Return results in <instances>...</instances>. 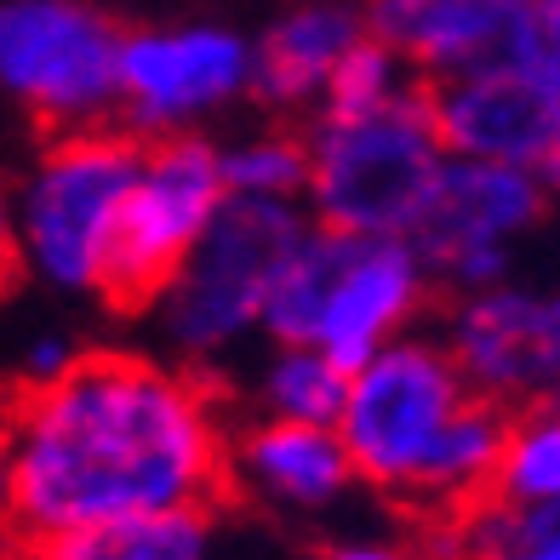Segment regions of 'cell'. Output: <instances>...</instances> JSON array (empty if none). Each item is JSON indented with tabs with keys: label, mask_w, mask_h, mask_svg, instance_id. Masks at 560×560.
Segmentation results:
<instances>
[{
	"label": "cell",
	"mask_w": 560,
	"mask_h": 560,
	"mask_svg": "<svg viewBox=\"0 0 560 560\" xmlns=\"http://www.w3.org/2000/svg\"><path fill=\"white\" fill-rule=\"evenodd\" d=\"M7 526L30 544L138 515L207 509L229 423L207 377L166 354L81 349L0 412Z\"/></svg>",
	"instance_id": "cell-1"
},
{
	"label": "cell",
	"mask_w": 560,
	"mask_h": 560,
	"mask_svg": "<svg viewBox=\"0 0 560 560\" xmlns=\"http://www.w3.org/2000/svg\"><path fill=\"white\" fill-rule=\"evenodd\" d=\"M509 412L469 389L441 332H406L349 366L338 441L361 487L441 509H475L492 498Z\"/></svg>",
	"instance_id": "cell-2"
},
{
	"label": "cell",
	"mask_w": 560,
	"mask_h": 560,
	"mask_svg": "<svg viewBox=\"0 0 560 560\" xmlns=\"http://www.w3.org/2000/svg\"><path fill=\"white\" fill-rule=\"evenodd\" d=\"M143 143L120 126L46 138L12 189V269L69 303L115 298L120 212Z\"/></svg>",
	"instance_id": "cell-3"
},
{
	"label": "cell",
	"mask_w": 560,
	"mask_h": 560,
	"mask_svg": "<svg viewBox=\"0 0 560 560\" xmlns=\"http://www.w3.org/2000/svg\"><path fill=\"white\" fill-rule=\"evenodd\" d=\"M435 298L406 235H349L310 223L275 280L264 343H310L338 366H361L384 343L418 332Z\"/></svg>",
	"instance_id": "cell-4"
},
{
	"label": "cell",
	"mask_w": 560,
	"mask_h": 560,
	"mask_svg": "<svg viewBox=\"0 0 560 560\" xmlns=\"http://www.w3.org/2000/svg\"><path fill=\"white\" fill-rule=\"evenodd\" d=\"M310 229V212L287 200H241L229 195L212 229L200 235L166 287L143 303L155 315L166 361L207 377L264 338V315L292 246Z\"/></svg>",
	"instance_id": "cell-5"
},
{
	"label": "cell",
	"mask_w": 560,
	"mask_h": 560,
	"mask_svg": "<svg viewBox=\"0 0 560 560\" xmlns=\"http://www.w3.org/2000/svg\"><path fill=\"white\" fill-rule=\"evenodd\" d=\"M303 138H310V189H303L310 223L349 235H412L446 166L423 81L389 97L384 109L315 115Z\"/></svg>",
	"instance_id": "cell-6"
},
{
	"label": "cell",
	"mask_w": 560,
	"mask_h": 560,
	"mask_svg": "<svg viewBox=\"0 0 560 560\" xmlns=\"http://www.w3.org/2000/svg\"><path fill=\"white\" fill-rule=\"evenodd\" d=\"M120 18L92 0H0V97L46 138L115 120Z\"/></svg>",
	"instance_id": "cell-7"
},
{
	"label": "cell",
	"mask_w": 560,
	"mask_h": 560,
	"mask_svg": "<svg viewBox=\"0 0 560 560\" xmlns=\"http://www.w3.org/2000/svg\"><path fill=\"white\" fill-rule=\"evenodd\" d=\"M549 207H555V195H549L544 172L446 155L406 241L418 246L435 292L446 287L452 298H464V292L498 287V280L515 275L521 252L544 229Z\"/></svg>",
	"instance_id": "cell-8"
},
{
	"label": "cell",
	"mask_w": 560,
	"mask_h": 560,
	"mask_svg": "<svg viewBox=\"0 0 560 560\" xmlns=\"http://www.w3.org/2000/svg\"><path fill=\"white\" fill-rule=\"evenodd\" d=\"M252 97V40L223 23L126 30L115 74V120L138 143L207 132V120Z\"/></svg>",
	"instance_id": "cell-9"
},
{
	"label": "cell",
	"mask_w": 560,
	"mask_h": 560,
	"mask_svg": "<svg viewBox=\"0 0 560 560\" xmlns=\"http://www.w3.org/2000/svg\"><path fill=\"white\" fill-rule=\"evenodd\" d=\"M441 343L480 400L498 412L560 406V280H521L480 287L446 303Z\"/></svg>",
	"instance_id": "cell-10"
},
{
	"label": "cell",
	"mask_w": 560,
	"mask_h": 560,
	"mask_svg": "<svg viewBox=\"0 0 560 560\" xmlns=\"http://www.w3.org/2000/svg\"><path fill=\"white\" fill-rule=\"evenodd\" d=\"M223 200H229L223 155L207 132L143 143L132 189H126V212H120L115 298L109 303L143 310L166 287V275L184 264V252L212 229Z\"/></svg>",
	"instance_id": "cell-11"
},
{
	"label": "cell",
	"mask_w": 560,
	"mask_h": 560,
	"mask_svg": "<svg viewBox=\"0 0 560 560\" xmlns=\"http://www.w3.org/2000/svg\"><path fill=\"white\" fill-rule=\"evenodd\" d=\"M441 149L457 161H492L544 172L560 143V92L532 81L526 69L487 63L452 81H423Z\"/></svg>",
	"instance_id": "cell-12"
},
{
	"label": "cell",
	"mask_w": 560,
	"mask_h": 560,
	"mask_svg": "<svg viewBox=\"0 0 560 560\" xmlns=\"http://www.w3.org/2000/svg\"><path fill=\"white\" fill-rule=\"evenodd\" d=\"M377 46L406 63L412 81L509 63L526 18V0H354Z\"/></svg>",
	"instance_id": "cell-13"
},
{
	"label": "cell",
	"mask_w": 560,
	"mask_h": 560,
	"mask_svg": "<svg viewBox=\"0 0 560 560\" xmlns=\"http://www.w3.org/2000/svg\"><path fill=\"white\" fill-rule=\"evenodd\" d=\"M223 480H235V492L269 515H326L361 487L338 429L275 418H252L241 435H229Z\"/></svg>",
	"instance_id": "cell-14"
},
{
	"label": "cell",
	"mask_w": 560,
	"mask_h": 560,
	"mask_svg": "<svg viewBox=\"0 0 560 560\" xmlns=\"http://www.w3.org/2000/svg\"><path fill=\"white\" fill-rule=\"evenodd\" d=\"M354 40H366L354 0H298L252 40V97L275 115L320 109L326 81Z\"/></svg>",
	"instance_id": "cell-15"
},
{
	"label": "cell",
	"mask_w": 560,
	"mask_h": 560,
	"mask_svg": "<svg viewBox=\"0 0 560 560\" xmlns=\"http://www.w3.org/2000/svg\"><path fill=\"white\" fill-rule=\"evenodd\" d=\"M30 560H218V526L207 509L138 515V521L69 532V538L52 544H30Z\"/></svg>",
	"instance_id": "cell-16"
},
{
	"label": "cell",
	"mask_w": 560,
	"mask_h": 560,
	"mask_svg": "<svg viewBox=\"0 0 560 560\" xmlns=\"http://www.w3.org/2000/svg\"><path fill=\"white\" fill-rule=\"evenodd\" d=\"M349 389V366L310 343H269L264 361L252 366V418L275 423H326L338 429Z\"/></svg>",
	"instance_id": "cell-17"
},
{
	"label": "cell",
	"mask_w": 560,
	"mask_h": 560,
	"mask_svg": "<svg viewBox=\"0 0 560 560\" xmlns=\"http://www.w3.org/2000/svg\"><path fill=\"white\" fill-rule=\"evenodd\" d=\"M492 503L560 515V406H532V412L509 418Z\"/></svg>",
	"instance_id": "cell-18"
},
{
	"label": "cell",
	"mask_w": 560,
	"mask_h": 560,
	"mask_svg": "<svg viewBox=\"0 0 560 560\" xmlns=\"http://www.w3.org/2000/svg\"><path fill=\"white\" fill-rule=\"evenodd\" d=\"M218 155H223L229 195L303 207V189H310V138L303 132H292V126H264V132L218 143Z\"/></svg>",
	"instance_id": "cell-19"
},
{
	"label": "cell",
	"mask_w": 560,
	"mask_h": 560,
	"mask_svg": "<svg viewBox=\"0 0 560 560\" xmlns=\"http://www.w3.org/2000/svg\"><path fill=\"white\" fill-rule=\"evenodd\" d=\"M452 538L464 560H560V515L503 509L487 498L475 509H457Z\"/></svg>",
	"instance_id": "cell-20"
},
{
	"label": "cell",
	"mask_w": 560,
	"mask_h": 560,
	"mask_svg": "<svg viewBox=\"0 0 560 560\" xmlns=\"http://www.w3.org/2000/svg\"><path fill=\"white\" fill-rule=\"evenodd\" d=\"M412 86V74L406 63L389 52V46H377L372 35L349 46V58L332 69V81H326V97L315 115H366V109H384L389 97H400Z\"/></svg>",
	"instance_id": "cell-21"
},
{
	"label": "cell",
	"mask_w": 560,
	"mask_h": 560,
	"mask_svg": "<svg viewBox=\"0 0 560 560\" xmlns=\"http://www.w3.org/2000/svg\"><path fill=\"white\" fill-rule=\"evenodd\" d=\"M509 69H526L532 81H544L549 92H560V0H526L515 52Z\"/></svg>",
	"instance_id": "cell-22"
},
{
	"label": "cell",
	"mask_w": 560,
	"mask_h": 560,
	"mask_svg": "<svg viewBox=\"0 0 560 560\" xmlns=\"http://www.w3.org/2000/svg\"><path fill=\"white\" fill-rule=\"evenodd\" d=\"M74 349L69 338H58V332H40V338H30V349H23V361H18V372H23V389L30 384H46V377H58L69 361H74Z\"/></svg>",
	"instance_id": "cell-23"
},
{
	"label": "cell",
	"mask_w": 560,
	"mask_h": 560,
	"mask_svg": "<svg viewBox=\"0 0 560 560\" xmlns=\"http://www.w3.org/2000/svg\"><path fill=\"white\" fill-rule=\"evenodd\" d=\"M320 560H418L406 544L395 538H377V532H361V538H338V544H326Z\"/></svg>",
	"instance_id": "cell-24"
},
{
	"label": "cell",
	"mask_w": 560,
	"mask_h": 560,
	"mask_svg": "<svg viewBox=\"0 0 560 560\" xmlns=\"http://www.w3.org/2000/svg\"><path fill=\"white\" fill-rule=\"evenodd\" d=\"M12 269V184L0 177V275Z\"/></svg>",
	"instance_id": "cell-25"
},
{
	"label": "cell",
	"mask_w": 560,
	"mask_h": 560,
	"mask_svg": "<svg viewBox=\"0 0 560 560\" xmlns=\"http://www.w3.org/2000/svg\"><path fill=\"white\" fill-rule=\"evenodd\" d=\"M544 177H549V195L560 200V143H555V155H549V166H544Z\"/></svg>",
	"instance_id": "cell-26"
},
{
	"label": "cell",
	"mask_w": 560,
	"mask_h": 560,
	"mask_svg": "<svg viewBox=\"0 0 560 560\" xmlns=\"http://www.w3.org/2000/svg\"><path fill=\"white\" fill-rule=\"evenodd\" d=\"M0 526H7V446H0Z\"/></svg>",
	"instance_id": "cell-27"
}]
</instances>
